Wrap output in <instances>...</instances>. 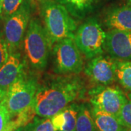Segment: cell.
I'll use <instances>...</instances> for the list:
<instances>
[{"label":"cell","mask_w":131,"mask_h":131,"mask_svg":"<svg viewBox=\"0 0 131 131\" xmlns=\"http://www.w3.org/2000/svg\"><path fill=\"white\" fill-rule=\"evenodd\" d=\"M86 93L80 76L52 75L39 82L33 106L37 116L51 118L71 103L82 100Z\"/></svg>","instance_id":"cell-1"},{"label":"cell","mask_w":131,"mask_h":131,"mask_svg":"<svg viewBox=\"0 0 131 131\" xmlns=\"http://www.w3.org/2000/svg\"><path fill=\"white\" fill-rule=\"evenodd\" d=\"M51 42L42 22L32 18L24 39V58L30 69L43 71L47 68L52 51Z\"/></svg>","instance_id":"cell-2"},{"label":"cell","mask_w":131,"mask_h":131,"mask_svg":"<svg viewBox=\"0 0 131 131\" xmlns=\"http://www.w3.org/2000/svg\"><path fill=\"white\" fill-rule=\"evenodd\" d=\"M40 11L42 24L52 46L66 38L74 39L77 24L63 6L55 0H43Z\"/></svg>","instance_id":"cell-3"},{"label":"cell","mask_w":131,"mask_h":131,"mask_svg":"<svg viewBox=\"0 0 131 131\" xmlns=\"http://www.w3.org/2000/svg\"><path fill=\"white\" fill-rule=\"evenodd\" d=\"M52 70L56 74H80L84 70L82 52L71 38L55 43L52 47Z\"/></svg>","instance_id":"cell-4"},{"label":"cell","mask_w":131,"mask_h":131,"mask_svg":"<svg viewBox=\"0 0 131 131\" xmlns=\"http://www.w3.org/2000/svg\"><path fill=\"white\" fill-rule=\"evenodd\" d=\"M39 82L35 75L26 72L9 87L3 103L13 118L33 106Z\"/></svg>","instance_id":"cell-5"},{"label":"cell","mask_w":131,"mask_h":131,"mask_svg":"<svg viewBox=\"0 0 131 131\" xmlns=\"http://www.w3.org/2000/svg\"><path fill=\"white\" fill-rule=\"evenodd\" d=\"M106 36L97 18L89 17L77 27L73 39L82 54L92 59L103 55Z\"/></svg>","instance_id":"cell-6"},{"label":"cell","mask_w":131,"mask_h":131,"mask_svg":"<svg viewBox=\"0 0 131 131\" xmlns=\"http://www.w3.org/2000/svg\"><path fill=\"white\" fill-rule=\"evenodd\" d=\"M34 10L32 1L24 0L18 9L4 19L3 33L9 53L17 52L21 46Z\"/></svg>","instance_id":"cell-7"},{"label":"cell","mask_w":131,"mask_h":131,"mask_svg":"<svg viewBox=\"0 0 131 131\" xmlns=\"http://www.w3.org/2000/svg\"><path fill=\"white\" fill-rule=\"evenodd\" d=\"M90 105L118 118L127 100V95L118 86L98 85L88 91Z\"/></svg>","instance_id":"cell-8"},{"label":"cell","mask_w":131,"mask_h":131,"mask_svg":"<svg viewBox=\"0 0 131 131\" xmlns=\"http://www.w3.org/2000/svg\"><path fill=\"white\" fill-rule=\"evenodd\" d=\"M84 73L95 86L112 85L116 82V60L109 56L95 57L84 66Z\"/></svg>","instance_id":"cell-9"},{"label":"cell","mask_w":131,"mask_h":131,"mask_svg":"<svg viewBox=\"0 0 131 131\" xmlns=\"http://www.w3.org/2000/svg\"><path fill=\"white\" fill-rule=\"evenodd\" d=\"M104 50L117 61H131V31L111 29L106 32Z\"/></svg>","instance_id":"cell-10"},{"label":"cell","mask_w":131,"mask_h":131,"mask_svg":"<svg viewBox=\"0 0 131 131\" xmlns=\"http://www.w3.org/2000/svg\"><path fill=\"white\" fill-rule=\"evenodd\" d=\"M27 63L18 51L9 53V58L0 68V90L6 92L9 88L26 73Z\"/></svg>","instance_id":"cell-11"},{"label":"cell","mask_w":131,"mask_h":131,"mask_svg":"<svg viewBox=\"0 0 131 131\" xmlns=\"http://www.w3.org/2000/svg\"><path fill=\"white\" fill-rule=\"evenodd\" d=\"M103 23L108 30L131 31V5L111 7L104 15Z\"/></svg>","instance_id":"cell-12"},{"label":"cell","mask_w":131,"mask_h":131,"mask_svg":"<svg viewBox=\"0 0 131 131\" xmlns=\"http://www.w3.org/2000/svg\"><path fill=\"white\" fill-rule=\"evenodd\" d=\"M80 103H72L51 117L56 131H75Z\"/></svg>","instance_id":"cell-13"},{"label":"cell","mask_w":131,"mask_h":131,"mask_svg":"<svg viewBox=\"0 0 131 131\" xmlns=\"http://www.w3.org/2000/svg\"><path fill=\"white\" fill-rule=\"evenodd\" d=\"M63 6L75 20H83L95 9L98 0H55Z\"/></svg>","instance_id":"cell-14"},{"label":"cell","mask_w":131,"mask_h":131,"mask_svg":"<svg viewBox=\"0 0 131 131\" xmlns=\"http://www.w3.org/2000/svg\"><path fill=\"white\" fill-rule=\"evenodd\" d=\"M94 119L98 131H127L118 118L92 106Z\"/></svg>","instance_id":"cell-15"},{"label":"cell","mask_w":131,"mask_h":131,"mask_svg":"<svg viewBox=\"0 0 131 131\" xmlns=\"http://www.w3.org/2000/svg\"><path fill=\"white\" fill-rule=\"evenodd\" d=\"M75 131H98L90 103H80Z\"/></svg>","instance_id":"cell-16"},{"label":"cell","mask_w":131,"mask_h":131,"mask_svg":"<svg viewBox=\"0 0 131 131\" xmlns=\"http://www.w3.org/2000/svg\"><path fill=\"white\" fill-rule=\"evenodd\" d=\"M116 81L123 89L131 92V61L116 60Z\"/></svg>","instance_id":"cell-17"},{"label":"cell","mask_w":131,"mask_h":131,"mask_svg":"<svg viewBox=\"0 0 131 131\" xmlns=\"http://www.w3.org/2000/svg\"><path fill=\"white\" fill-rule=\"evenodd\" d=\"M24 131H56L51 118L35 116L31 122L24 127Z\"/></svg>","instance_id":"cell-18"},{"label":"cell","mask_w":131,"mask_h":131,"mask_svg":"<svg viewBox=\"0 0 131 131\" xmlns=\"http://www.w3.org/2000/svg\"><path fill=\"white\" fill-rule=\"evenodd\" d=\"M118 119L127 130L131 129V92L127 94V100L122 107Z\"/></svg>","instance_id":"cell-19"},{"label":"cell","mask_w":131,"mask_h":131,"mask_svg":"<svg viewBox=\"0 0 131 131\" xmlns=\"http://www.w3.org/2000/svg\"><path fill=\"white\" fill-rule=\"evenodd\" d=\"M13 117L5 104L0 103V131H15L12 126Z\"/></svg>","instance_id":"cell-20"},{"label":"cell","mask_w":131,"mask_h":131,"mask_svg":"<svg viewBox=\"0 0 131 131\" xmlns=\"http://www.w3.org/2000/svg\"><path fill=\"white\" fill-rule=\"evenodd\" d=\"M24 0H2V17L5 19L13 14L22 5Z\"/></svg>","instance_id":"cell-21"},{"label":"cell","mask_w":131,"mask_h":131,"mask_svg":"<svg viewBox=\"0 0 131 131\" xmlns=\"http://www.w3.org/2000/svg\"><path fill=\"white\" fill-rule=\"evenodd\" d=\"M9 56V49L5 40L4 33L0 31V68L7 61Z\"/></svg>","instance_id":"cell-22"},{"label":"cell","mask_w":131,"mask_h":131,"mask_svg":"<svg viewBox=\"0 0 131 131\" xmlns=\"http://www.w3.org/2000/svg\"><path fill=\"white\" fill-rule=\"evenodd\" d=\"M6 93H7L6 92H4L2 90H0V103H2L4 101V99L5 98V95H6Z\"/></svg>","instance_id":"cell-23"},{"label":"cell","mask_w":131,"mask_h":131,"mask_svg":"<svg viewBox=\"0 0 131 131\" xmlns=\"http://www.w3.org/2000/svg\"><path fill=\"white\" fill-rule=\"evenodd\" d=\"M2 0H0V15L2 14Z\"/></svg>","instance_id":"cell-24"},{"label":"cell","mask_w":131,"mask_h":131,"mask_svg":"<svg viewBox=\"0 0 131 131\" xmlns=\"http://www.w3.org/2000/svg\"><path fill=\"white\" fill-rule=\"evenodd\" d=\"M15 131H24V127H19V128H18L17 130H15Z\"/></svg>","instance_id":"cell-25"},{"label":"cell","mask_w":131,"mask_h":131,"mask_svg":"<svg viewBox=\"0 0 131 131\" xmlns=\"http://www.w3.org/2000/svg\"><path fill=\"white\" fill-rule=\"evenodd\" d=\"M127 1H128L129 4H130V5H131V0H127Z\"/></svg>","instance_id":"cell-26"},{"label":"cell","mask_w":131,"mask_h":131,"mask_svg":"<svg viewBox=\"0 0 131 131\" xmlns=\"http://www.w3.org/2000/svg\"><path fill=\"white\" fill-rule=\"evenodd\" d=\"M37 1H39V2H42V1H43V0H37Z\"/></svg>","instance_id":"cell-27"},{"label":"cell","mask_w":131,"mask_h":131,"mask_svg":"<svg viewBox=\"0 0 131 131\" xmlns=\"http://www.w3.org/2000/svg\"><path fill=\"white\" fill-rule=\"evenodd\" d=\"M127 131H131V129L130 130H127Z\"/></svg>","instance_id":"cell-28"}]
</instances>
